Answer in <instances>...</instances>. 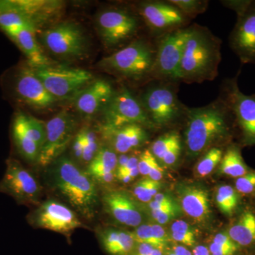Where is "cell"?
I'll list each match as a JSON object with an SVG mask.
<instances>
[{"label": "cell", "mask_w": 255, "mask_h": 255, "mask_svg": "<svg viewBox=\"0 0 255 255\" xmlns=\"http://www.w3.org/2000/svg\"><path fill=\"white\" fill-rule=\"evenodd\" d=\"M46 168L45 181L50 190L79 216L93 219L100 204L95 180L66 156L62 155Z\"/></svg>", "instance_id": "1"}, {"label": "cell", "mask_w": 255, "mask_h": 255, "mask_svg": "<svg viewBox=\"0 0 255 255\" xmlns=\"http://www.w3.org/2000/svg\"><path fill=\"white\" fill-rule=\"evenodd\" d=\"M184 132L186 154L191 159L204 155L231 136L234 117L222 96L204 107L189 108Z\"/></svg>", "instance_id": "2"}, {"label": "cell", "mask_w": 255, "mask_h": 255, "mask_svg": "<svg viewBox=\"0 0 255 255\" xmlns=\"http://www.w3.org/2000/svg\"><path fill=\"white\" fill-rule=\"evenodd\" d=\"M221 45V40L205 26L196 23L189 26L181 63V82L202 83L217 78Z\"/></svg>", "instance_id": "3"}, {"label": "cell", "mask_w": 255, "mask_h": 255, "mask_svg": "<svg viewBox=\"0 0 255 255\" xmlns=\"http://www.w3.org/2000/svg\"><path fill=\"white\" fill-rule=\"evenodd\" d=\"M155 53L156 47L145 40L136 39L105 57L98 65L117 76L139 80L150 77Z\"/></svg>", "instance_id": "4"}, {"label": "cell", "mask_w": 255, "mask_h": 255, "mask_svg": "<svg viewBox=\"0 0 255 255\" xmlns=\"http://www.w3.org/2000/svg\"><path fill=\"white\" fill-rule=\"evenodd\" d=\"M142 93L140 102L154 127L173 124L178 119H185L187 107L178 98L175 89L169 82H160Z\"/></svg>", "instance_id": "5"}, {"label": "cell", "mask_w": 255, "mask_h": 255, "mask_svg": "<svg viewBox=\"0 0 255 255\" xmlns=\"http://www.w3.org/2000/svg\"><path fill=\"white\" fill-rule=\"evenodd\" d=\"M33 68L46 90L58 101L75 98L94 80L93 75L82 68L55 63Z\"/></svg>", "instance_id": "6"}, {"label": "cell", "mask_w": 255, "mask_h": 255, "mask_svg": "<svg viewBox=\"0 0 255 255\" xmlns=\"http://www.w3.org/2000/svg\"><path fill=\"white\" fill-rule=\"evenodd\" d=\"M189 26L159 36L150 77L158 81L181 82V63Z\"/></svg>", "instance_id": "7"}, {"label": "cell", "mask_w": 255, "mask_h": 255, "mask_svg": "<svg viewBox=\"0 0 255 255\" xmlns=\"http://www.w3.org/2000/svg\"><path fill=\"white\" fill-rule=\"evenodd\" d=\"M222 4L237 14L229 42L231 49L243 64H255V1H222Z\"/></svg>", "instance_id": "8"}, {"label": "cell", "mask_w": 255, "mask_h": 255, "mask_svg": "<svg viewBox=\"0 0 255 255\" xmlns=\"http://www.w3.org/2000/svg\"><path fill=\"white\" fill-rule=\"evenodd\" d=\"M43 46L55 56L65 59H80L87 53L85 32L78 23L64 21L51 25L40 34Z\"/></svg>", "instance_id": "9"}, {"label": "cell", "mask_w": 255, "mask_h": 255, "mask_svg": "<svg viewBox=\"0 0 255 255\" xmlns=\"http://www.w3.org/2000/svg\"><path fill=\"white\" fill-rule=\"evenodd\" d=\"M9 88L16 102L34 110L51 108L58 101L46 90L34 68L27 62L20 64L13 70Z\"/></svg>", "instance_id": "10"}, {"label": "cell", "mask_w": 255, "mask_h": 255, "mask_svg": "<svg viewBox=\"0 0 255 255\" xmlns=\"http://www.w3.org/2000/svg\"><path fill=\"white\" fill-rule=\"evenodd\" d=\"M0 192L11 196L20 205L38 206L42 189L33 174L19 160L10 157L0 181Z\"/></svg>", "instance_id": "11"}, {"label": "cell", "mask_w": 255, "mask_h": 255, "mask_svg": "<svg viewBox=\"0 0 255 255\" xmlns=\"http://www.w3.org/2000/svg\"><path fill=\"white\" fill-rule=\"evenodd\" d=\"M77 121L66 110H63L46 124V139L37 164L46 167L61 157L75 135Z\"/></svg>", "instance_id": "12"}, {"label": "cell", "mask_w": 255, "mask_h": 255, "mask_svg": "<svg viewBox=\"0 0 255 255\" xmlns=\"http://www.w3.org/2000/svg\"><path fill=\"white\" fill-rule=\"evenodd\" d=\"M34 228H43L69 237L75 230L84 227L78 215L64 203L48 199L37 206L27 216Z\"/></svg>", "instance_id": "13"}, {"label": "cell", "mask_w": 255, "mask_h": 255, "mask_svg": "<svg viewBox=\"0 0 255 255\" xmlns=\"http://www.w3.org/2000/svg\"><path fill=\"white\" fill-rule=\"evenodd\" d=\"M97 29L107 48H114L131 39L138 31V19L122 8H109L97 16Z\"/></svg>", "instance_id": "14"}, {"label": "cell", "mask_w": 255, "mask_h": 255, "mask_svg": "<svg viewBox=\"0 0 255 255\" xmlns=\"http://www.w3.org/2000/svg\"><path fill=\"white\" fill-rule=\"evenodd\" d=\"M103 124L112 127L138 124L152 128L153 124L147 117L140 100H137L125 86L116 90L114 97L102 112Z\"/></svg>", "instance_id": "15"}, {"label": "cell", "mask_w": 255, "mask_h": 255, "mask_svg": "<svg viewBox=\"0 0 255 255\" xmlns=\"http://www.w3.org/2000/svg\"><path fill=\"white\" fill-rule=\"evenodd\" d=\"M221 96L232 112L243 143L255 145V95H245L238 87L237 78H235L226 80Z\"/></svg>", "instance_id": "16"}, {"label": "cell", "mask_w": 255, "mask_h": 255, "mask_svg": "<svg viewBox=\"0 0 255 255\" xmlns=\"http://www.w3.org/2000/svg\"><path fill=\"white\" fill-rule=\"evenodd\" d=\"M137 11L147 27L159 36L187 27L190 19L168 1L139 3Z\"/></svg>", "instance_id": "17"}, {"label": "cell", "mask_w": 255, "mask_h": 255, "mask_svg": "<svg viewBox=\"0 0 255 255\" xmlns=\"http://www.w3.org/2000/svg\"><path fill=\"white\" fill-rule=\"evenodd\" d=\"M102 202L105 212L120 224L135 228L144 223L143 210L127 191L119 189L106 191L102 195Z\"/></svg>", "instance_id": "18"}, {"label": "cell", "mask_w": 255, "mask_h": 255, "mask_svg": "<svg viewBox=\"0 0 255 255\" xmlns=\"http://www.w3.org/2000/svg\"><path fill=\"white\" fill-rule=\"evenodd\" d=\"M64 2L55 0L0 1V14L14 12L31 19L38 29L56 19L64 9Z\"/></svg>", "instance_id": "19"}, {"label": "cell", "mask_w": 255, "mask_h": 255, "mask_svg": "<svg viewBox=\"0 0 255 255\" xmlns=\"http://www.w3.org/2000/svg\"><path fill=\"white\" fill-rule=\"evenodd\" d=\"M98 129L106 145L120 155L136 150L148 140L145 128L138 124L112 127L102 124Z\"/></svg>", "instance_id": "20"}, {"label": "cell", "mask_w": 255, "mask_h": 255, "mask_svg": "<svg viewBox=\"0 0 255 255\" xmlns=\"http://www.w3.org/2000/svg\"><path fill=\"white\" fill-rule=\"evenodd\" d=\"M115 92L112 84L107 80H93L75 96L74 105L84 117H94L103 112Z\"/></svg>", "instance_id": "21"}, {"label": "cell", "mask_w": 255, "mask_h": 255, "mask_svg": "<svg viewBox=\"0 0 255 255\" xmlns=\"http://www.w3.org/2000/svg\"><path fill=\"white\" fill-rule=\"evenodd\" d=\"M178 200L186 214L200 224L211 219L209 196L205 188L198 184H181L177 188Z\"/></svg>", "instance_id": "22"}, {"label": "cell", "mask_w": 255, "mask_h": 255, "mask_svg": "<svg viewBox=\"0 0 255 255\" xmlns=\"http://www.w3.org/2000/svg\"><path fill=\"white\" fill-rule=\"evenodd\" d=\"M97 238L108 255H132L137 244L131 232L116 228L100 230Z\"/></svg>", "instance_id": "23"}, {"label": "cell", "mask_w": 255, "mask_h": 255, "mask_svg": "<svg viewBox=\"0 0 255 255\" xmlns=\"http://www.w3.org/2000/svg\"><path fill=\"white\" fill-rule=\"evenodd\" d=\"M11 135L18 155L29 163H37L41 150L25 129L21 111L16 112L13 117Z\"/></svg>", "instance_id": "24"}, {"label": "cell", "mask_w": 255, "mask_h": 255, "mask_svg": "<svg viewBox=\"0 0 255 255\" xmlns=\"http://www.w3.org/2000/svg\"><path fill=\"white\" fill-rule=\"evenodd\" d=\"M26 56L27 63L33 68H40L54 63L45 55L37 41L36 33L22 30L9 38Z\"/></svg>", "instance_id": "25"}, {"label": "cell", "mask_w": 255, "mask_h": 255, "mask_svg": "<svg viewBox=\"0 0 255 255\" xmlns=\"http://www.w3.org/2000/svg\"><path fill=\"white\" fill-rule=\"evenodd\" d=\"M228 235L238 246L255 245V215L246 211L228 229Z\"/></svg>", "instance_id": "26"}, {"label": "cell", "mask_w": 255, "mask_h": 255, "mask_svg": "<svg viewBox=\"0 0 255 255\" xmlns=\"http://www.w3.org/2000/svg\"><path fill=\"white\" fill-rule=\"evenodd\" d=\"M117 154L108 146H100L95 157L87 165L85 172L95 180L105 174L113 173L117 170Z\"/></svg>", "instance_id": "27"}, {"label": "cell", "mask_w": 255, "mask_h": 255, "mask_svg": "<svg viewBox=\"0 0 255 255\" xmlns=\"http://www.w3.org/2000/svg\"><path fill=\"white\" fill-rule=\"evenodd\" d=\"M220 173L233 178H239L248 173L247 167L241 150L237 146L231 145L223 154V158L219 164Z\"/></svg>", "instance_id": "28"}, {"label": "cell", "mask_w": 255, "mask_h": 255, "mask_svg": "<svg viewBox=\"0 0 255 255\" xmlns=\"http://www.w3.org/2000/svg\"><path fill=\"white\" fill-rule=\"evenodd\" d=\"M0 29L9 38H11L22 30L39 31L38 27L29 18L14 12H5L0 14Z\"/></svg>", "instance_id": "29"}, {"label": "cell", "mask_w": 255, "mask_h": 255, "mask_svg": "<svg viewBox=\"0 0 255 255\" xmlns=\"http://www.w3.org/2000/svg\"><path fill=\"white\" fill-rule=\"evenodd\" d=\"M202 155L195 167L196 175L201 178L207 177L219 165L223 152L221 147H214Z\"/></svg>", "instance_id": "30"}, {"label": "cell", "mask_w": 255, "mask_h": 255, "mask_svg": "<svg viewBox=\"0 0 255 255\" xmlns=\"http://www.w3.org/2000/svg\"><path fill=\"white\" fill-rule=\"evenodd\" d=\"M171 241L180 243L185 247L196 246V235L190 225L185 221L178 220L172 223L170 228Z\"/></svg>", "instance_id": "31"}, {"label": "cell", "mask_w": 255, "mask_h": 255, "mask_svg": "<svg viewBox=\"0 0 255 255\" xmlns=\"http://www.w3.org/2000/svg\"><path fill=\"white\" fill-rule=\"evenodd\" d=\"M182 144V139L179 132L171 131L159 137L152 142L149 150L157 161H162L164 156L174 147Z\"/></svg>", "instance_id": "32"}, {"label": "cell", "mask_w": 255, "mask_h": 255, "mask_svg": "<svg viewBox=\"0 0 255 255\" xmlns=\"http://www.w3.org/2000/svg\"><path fill=\"white\" fill-rule=\"evenodd\" d=\"M216 202L221 213L231 216L238 206V192L231 186H221L216 191Z\"/></svg>", "instance_id": "33"}, {"label": "cell", "mask_w": 255, "mask_h": 255, "mask_svg": "<svg viewBox=\"0 0 255 255\" xmlns=\"http://www.w3.org/2000/svg\"><path fill=\"white\" fill-rule=\"evenodd\" d=\"M161 187L160 182H156L145 177L134 184L132 189V195L140 202L148 204L153 199L154 196L158 194Z\"/></svg>", "instance_id": "34"}, {"label": "cell", "mask_w": 255, "mask_h": 255, "mask_svg": "<svg viewBox=\"0 0 255 255\" xmlns=\"http://www.w3.org/2000/svg\"><path fill=\"white\" fill-rule=\"evenodd\" d=\"M21 115L25 129L41 150L46 139V124L25 112H21Z\"/></svg>", "instance_id": "35"}, {"label": "cell", "mask_w": 255, "mask_h": 255, "mask_svg": "<svg viewBox=\"0 0 255 255\" xmlns=\"http://www.w3.org/2000/svg\"><path fill=\"white\" fill-rule=\"evenodd\" d=\"M189 19L205 12L209 1L206 0H169Z\"/></svg>", "instance_id": "36"}, {"label": "cell", "mask_w": 255, "mask_h": 255, "mask_svg": "<svg viewBox=\"0 0 255 255\" xmlns=\"http://www.w3.org/2000/svg\"><path fill=\"white\" fill-rule=\"evenodd\" d=\"M80 131L82 132L84 141L83 154L81 161L89 164L100 149L98 137L96 132L89 128H83Z\"/></svg>", "instance_id": "37"}, {"label": "cell", "mask_w": 255, "mask_h": 255, "mask_svg": "<svg viewBox=\"0 0 255 255\" xmlns=\"http://www.w3.org/2000/svg\"><path fill=\"white\" fill-rule=\"evenodd\" d=\"M236 190L242 194H250L255 191V172H248L236 181Z\"/></svg>", "instance_id": "38"}, {"label": "cell", "mask_w": 255, "mask_h": 255, "mask_svg": "<svg viewBox=\"0 0 255 255\" xmlns=\"http://www.w3.org/2000/svg\"><path fill=\"white\" fill-rule=\"evenodd\" d=\"M156 162H157V160L152 155L150 150L149 149H146L139 155L138 164H137L139 173L144 177H147L151 167L155 164Z\"/></svg>", "instance_id": "39"}, {"label": "cell", "mask_w": 255, "mask_h": 255, "mask_svg": "<svg viewBox=\"0 0 255 255\" xmlns=\"http://www.w3.org/2000/svg\"><path fill=\"white\" fill-rule=\"evenodd\" d=\"M179 208L175 209L166 210L162 211H151L150 216L152 219L155 220L157 224H167L169 221H172L174 218L177 217L179 214Z\"/></svg>", "instance_id": "40"}, {"label": "cell", "mask_w": 255, "mask_h": 255, "mask_svg": "<svg viewBox=\"0 0 255 255\" xmlns=\"http://www.w3.org/2000/svg\"><path fill=\"white\" fill-rule=\"evenodd\" d=\"M164 253L146 243H137L132 255H165Z\"/></svg>", "instance_id": "41"}, {"label": "cell", "mask_w": 255, "mask_h": 255, "mask_svg": "<svg viewBox=\"0 0 255 255\" xmlns=\"http://www.w3.org/2000/svg\"><path fill=\"white\" fill-rule=\"evenodd\" d=\"M84 141L81 131L75 134L73 141H72V152L73 156L77 160L81 161L83 154Z\"/></svg>", "instance_id": "42"}, {"label": "cell", "mask_w": 255, "mask_h": 255, "mask_svg": "<svg viewBox=\"0 0 255 255\" xmlns=\"http://www.w3.org/2000/svg\"><path fill=\"white\" fill-rule=\"evenodd\" d=\"M212 243L223 248H231V249H238V246L232 241L228 236V233H220L215 236Z\"/></svg>", "instance_id": "43"}, {"label": "cell", "mask_w": 255, "mask_h": 255, "mask_svg": "<svg viewBox=\"0 0 255 255\" xmlns=\"http://www.w3.org/2000/svg\"><path fill=\"white\" fill-rule=\"evenodd\" d=\"M182 145L179 144L174 147L172 150L169 151L161 162L166 166H172L175 164L180 157L181 152H182Z\"/></svg>", "instance_id": "44"}, {"label": "cell", "mask_w": 255, "mask_h": 255, "mask_svg": "<svg viewBox=\"0 0 255 255\" xmlns=\"http://www.w3.org/2000/svg\"><path fill=\"white\" fill-rule=\"evenodd\" d=\"M211 255H234L238 250L223 248L211 242L209 248Z\"/></svg>", "instance_id": "45"}, {"label": "cell", "mask_w": 255, "mask_h": 255, "mask_svg": "<svg viewBox=\"0 0 255 255\" xmlns=\"http://www.w3.org/2000/svg\"><path fill=\"white\" fill-rule=\"evenodd\" d=\"M164 175V170L162 167L159 165L158 161L156 162L155 164L151 167L150 172L147 177L150 178L152 180L159 182L162 179Z\"/></svg>", "instance_id": "46"}, {"label": "cell", "mask_w": 255, "mask_h": 255, "mask_svg": "<svg viewBox=\"0 0 255 255\" xmlns=\"http://www.w3.org/2000/svg\"><path fill=\"white\" fill-rule=\"evenodd\" d=\"M152 200L156 201V202L160 203V204H177L172 196L168 195V194H161V193H158V194H156V195L154 196Z\"/></svg>", "instance_id": "47"}, {"label": "cell", "mask_w": 255, "mask_h": 255, "mask_svg": "<svg viewBox=\"0 0 255 255\" xmlns=\"http://www.w3.org/2000/svg\"><path fill=\"white\" fill-rule=\"evenodd\" d=\"M171 250L176 255H193L192 253L182 245H174Z\"/></svg>", "instance_id": "48"}, {"label": "cell", "mask_w": 255, "mask_h": 255, "mask_svg": "<svg viewBox=\"0 0 255 255\" xmlns=\"http://www.w3.org/2000/svg\"><path fill=\"white\" fill-rule=\"evenodd\" d=\"M193 255H211L209 248L202 245H198L194 247L192 251Z\"/></svg>", "instance_id": "49"}, {"label": "cell", "mask_w": 255, "mask_h": 255, "mask_svg": "<svg viewBox=\"0 0 255 255\" xmlns=\"http://www.w3.org/2000/svg\"><path fill=\"white\" fill-rule=\"evenodd\" d=\"M165 255H176L174 254L173 251L172 250H169V251H165Z\"/></svg>", "instance_id": "50"}]
</instances>
